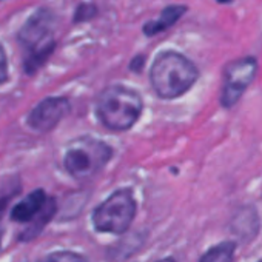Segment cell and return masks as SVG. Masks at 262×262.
<instances>
[{"label":"cell","instance_id":"6da1fadb","mask_svg":"<svg viewBox=\"0 0 262 262\" xmlns=\"http://www.w3.org/2000/svg\"><path fill=\"white\" fill-rule=\"evenodd\" d=\"M54 27V14L47 8H40L20 28L17 40L24 53V70L27 74H36L53 54L56 48Z\"/></svg>","mask_w":262,"mask_h":262},{"label":"cell","instance_id":"7a4b0ae2","mask_svg":"<svg viewBox=\"0 0 262 262\" xmlns=\"http://www.w3.org/2000/svg\"><path fill=\"white\" fill-rule=\"evenodd\" d=\"M198 67L176 51L161 53L150 70V82L161 99H176L185 94L198 80Z\"/></svg>","mask_w":262,"mask_h":262},{"label":"cell","instance_id":"3957f363","mask_svg":"<svg viewBox=\"0 0 262 262\" xmlns=\"http://www.w3.org/2000/svg\"><path fill=\"white\" fill-rule=\"evenodd\" d=\"M144 110L142 97L138 91L125 85L105 88L96 103L99 120L113 131H126L133 126Z\"/></svg>","mask_w":262,"mask_h":262},{"label":"cell","instance_id":"277c9868","mask_svg":"<svg viewBox=\"0 0 262 262\" xmlns=\"http://www.w3.org/2000/svg\"><path fill=\"white\" fill-rule=\"evenodd\" d=\"M111 156L113 150L108 144L83 136L70 144L63 158V165L74 179L86 181L96 176L110 162Z\"/></svg>","mask_w":262,"mask_h":262},{"label":"cell","instance_id":"5b68a950","mask_svg":"<svg viewBox=\"0 0 262 262\" xmlns=\"http://www.w3.org/2000/svg\"><path fill=\"white\" fill-rule=\"evenodd\" d=\"M138 213L136 199L129 190H117L110 194L93 213V225L100 233L123 234Z\"/></svg>","mask_w":262,"mask_h":262},{"label":"cell","instance_id":"8992f818","mask_svg":"<svg viewBox=\"0 0 262 262\" xmlns=\"http://www.w3.org/2000/svg\"><path fill=\"white\" fill-rule=\"evenodd\" d=\"M57 205L53 198H48L43 190L31 191L11 211V219L19 224H27V230L20 233L22 241H31L40 234L47 224L56 214Z\"/></svg>","mask_w":262,"mask_h":262},{"label":"cell","instance_id":"52a82bcc","mask_svg":"<svg viewBox=\"0 0 262 262\" xmlns=\"http://www.w3.org/2000/svg\"><path fill=\"white\" fill-rule=\"evenodd\" d=\"M257 73V60L254 57H242L230 62L224 68V82L221 91V103L231 108L239 102L247 88L251 85Z\"/></svg>","mask_w":262,"mask_h":262},{"label":"cell","instance_id":"ba28073f","mask_svg":"<svg viewBox=\"0 0 262 262\" xmlns=\"http://www.w3.org/2000/svg\"><path fill=\"white\" fill-rule=\"evenodd\" d=\"M71 105L65 97H47L37 103L30 116L28 125L37 131H51L70 113Z\"/></svg>","mask_w":262,"mask_h":262},{"label":"cell","instance_id":"9c48e42d","mask_svg":"<svg viewBox=\"0 0 262 262\" xmlns=\"http://www.w3.org/2000/svg\"><path fill=\"white\" fill-rule=\"evenodd\" d=\"M187 11V7L184 5H170L167 7L161 16L155 20H150L145 27H144V33L147 36H156L168 28H171Z\"/></svg>","mask_w":262,"mask_h":262},{"label":"cell","instance_id":"30bf717a","mask_svg":"<svg viewBox=\"0 0 262 262\" xmlns=\"http://www.w3.org/2000/svg\"><path fill=\"white\" fill-rule=\"evenodd\" d=\"M236 251L234 242H221L202 254L199 262H233Z\"/></svg>","mask_w":262,"mask_h":262},{"label":"cell","instance_id":"8fae6325","mask_svg":"<svg viewBox=\"0 0 262 262\" xmlns=\"http://www.w3.org/2000/svg\"><path fill=\"white\" fill-rule=\"evenodd\" d=\"M39 262H88V259L79 253L62 250V251H54L42 257Z\"/></svg>","mask_w":262,"mask_h":262},{"label":"cell","instance_id":"7c38bea8","mask_svg":"<svg viewBox=\"0 0 262 262\" xmlns=\"http://www.w3.org/2000/svg\"><path fill=\"white\" fill-rule=\"evenodd\" d=\"M97 14V10L93 4H82L79 5L76 14H74V22H85L93 19Z\"/></svg>","mask_w":262,"mask_h":262},{"label":"cell","instance_id":"4fadbf2b","mask_svg":"<svg viewBox=\"0 0 262 262\" xmlns=\"http://www.w3.org/2000/svg\"><path fill=\"white\" fill-rule=\"evenodd\" d=\"M16 193H17V187H10L8 190H2V191H0V216L4 214L7 205L10 204L11 198L16 196Z\"/></svg>","mask_w":262,"mask_h":262},{"label":"cell","instance_id":"5bb4252c","mask_svg":"<svg viewBox=\"0 0 262 262\" xmlns=\"http://www.w3.org/2000/svg\"><path fill=\"white\" fill-rule=\"evenodd\" d=\"M10 74H8V60H7V54L4 47L0 45V85L8 82Z\"/></svg>","mask_w":262,"mask_h":262},{"label":"cell","instance_id":"9a60e30c","mask_svg":"<svg viewBox=\"0 0 262 262\" xmlns=\"http://www.w3.org/2000/svg\"><path fill=\"white\" fill-rule=\"evenodd\" d=\"M142 65H144V57L139 56V57H136L133 60V63H131V70H133V71H141Z\"/></svg>","mask_w":262,"mask_h":262},{"label":"cell","instance_id":"2e32d148","mask_svg":"<svg viewBox=\"0 0 262 262\" xmlns=\"http://www.w3.org/2000/svg\"><path fill=\"white\" fill-rule=\"evenodd\" d=\"M158 262H176L173 257H167V259H161V260H158Z\"/></svg>","mask_w":262,"mask_h":262},{"label":"cell","instance_id":"e0dca14e","mask_svg":"<svg viewBox=\"0 0 262 262\" xmlns=\"http://www.w3.org/2000/svg\"><path fill=\"white\" fill-rule=\"evenodd\" d=\"M2 233H4V230H2V225H0V242H2Z\"/></svg>","mask_w":262,"mask_h":262},{"label":"cell","instance_id":"ac0fdd59","mask_svg":"<svg viewBox=\"0 0 262 262\" xmlns=\"http://www.w3.org/2000/svg\"><path fill=\"white\" fill-rule=\"evenodd\" d=\"M217 2H221V4H227V2H231V0H217Z\"/></svg>","mask_w":262,"mask_h":262}]
</instances>
